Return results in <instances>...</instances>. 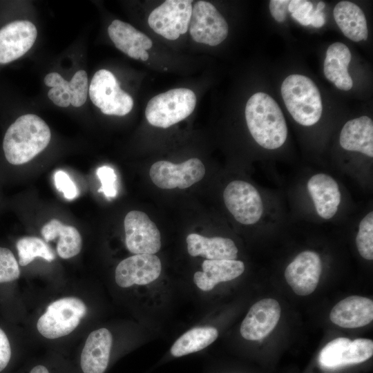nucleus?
I'll return each instance as SVG.
<instances>
[{
	"label": "nucleus",
	"instance_id": "9",
	"mask_svg": "<svg viewBox=\"0 0 373 373\" xmlns=\"http://www.w3.org/2000/svg\"><path fill=\"white\" fill-rule=\"evenodd\" d=\"M189 28L195 41L211 46L222 43L229 30L225 19L212 3L205 1H198L192 7Z\"/></svg>",
	"mask_w": 373,
	"mask_h": 373
},
{
	"label": "nucleus",
	"instance_id": "8",
	"mask_svg": "<svg viewBox=\"0 0 373 373\" xmlns=\"http://www.w3.org/2000/svg\"><path fill=\"white\" fill-rule=\"evenodd\" d=\"M223 198L229 211L241 224H253L262 217L264 207L261 196L247 182H231L224 189Z\"/></svg>",
	"mask_w": 373,
	"mask_h": 373
},
{
	"label": "nucleus",
	"instance_id": "34",
	"mask_svg": "<svg viewBox=\"0 0 373 373\" xmlns=\"http://www.w3.org/2000/svg\"><path fill=\"white\" fill-rule=\"evenodd\" d=\"M287 10L291 17L303 26L310 25V17L314 10L312 2L305 0L290 1Z\"/></svg>",
	"mask_w": 373,
	"mask_h": 373
},
{
	"label": "nucleus",
	"instance_id": "5",
	"mask_svg": "<svg viewBox=\"0 0 373 373\" xmlns=\"http://www.w3.org/2000/svg\"><path fill=\"white\" fill-rule=\"evenodd\" d=\"M84 303L75 297H66L51 303L37 323L39 332L45 338L54 339L71 333L86 314Z\"/></svg>",
	"mask_w": 373,
	"mask_h": 373
},
{
	"label": "nucleus",
	"instance_id": "31",
	"mask_svg": "<svg viewBox=\"0 0 373 373\" xmlns=\"http://www.w3.org/2000/svg\"><path fill=\"white\" fill-rule=\"evenodd\" d=\"M88 90L87 73L83 70H78L69 82L70 104L75 107L82 106L86 102Z\"/></svg>",
	"mask_w": 373,
	"mask_h": 373
},
{
	"label": "nucleus",
	"instance_id": "26",
	"mask_svg": "<svg viewBox=\"0 0 373 373\" xmlns=\"http://www.w3.org/2000/svg\"><path fill=\"white\" fill-rule=\"evenodd\" d=\"M41 233L47 242L59 237L57 251L64 259L77 255L82 249V237L78 230L73 226H67L56 219L51 220L41 229Z\"/></svg>",
	"mask_w": 373,
	"mask_h": 373
},
{
	"label": "nucleus",
	"instance_id": "22",
	"mask_svg": "<svg viewBox=\"0 0 373 373\" xmlns=\"http://www.w3.org/2000/svg\"><path fill=\"white\" fill-rule=\"evenodd\" d=\"M108 35L119 50L131 58L140 59L152 47L151 39L129 23L115 19L108 28Z\"/></svg>",
	"mask_w": 373,
	"mask_h": 373
},
{
	"label": "nucleus",
	"instance_id": "38",
	"mask_svg": "<svg viewBox=\"0 0 373 373\" xmlns=\"http://www.w3.org/2000/svg\"><path fill=\"white\" fill-rule=\"evenodd\" d=\"M325 23V15L323 12L314 10L310 17V25L315 28H321Z\"/></svg>",
	"mask_w": 373,
	"mask_h": 373
},
{
	"label": "nucleus",
	"instance_id": "32",
	"mask_svg": "<svg viewBox=\"0 0 373 373\" xmlns=\"http://www.w3.org/2000/svg\"><path fill=\"white\" fill-rule=\"evenodd\" d=\"M20 276L19 262L8 248L0 247V283L12 282Z\"/></svg>",
	"mask_w": 373,
	"mask_h": 373
},
{
	"label": "nucleus",
	"instance_id": "18",
	"mask_svg": "<svg viewBox=\"0 0 373 373\" xmlns=\"http://www.w3.org/2000/svg\"><path fill=\"white\" fill-rule=\"evenodd\" d=\"M113 337L110 331L100 328L88 336L82 350L80 365L84 373H104L109 363Z\"/></svg>",
	"mask_w": 373,
	"mask_h": 373
},
{
	"label": "nucleus",
	"instance_id": "39",
	"mask_svg": "<svg viewBox=\"0 0 373 373\" xmlns=\"http://www.w3.org/2000/svg\"><path fill=\"white\" fill-rule=\"evenodd\" d=\"M30 373H49V372L45 366L39 365L34 367Z\"/></svg>",
	"mask_w": 373,
	"mask_h": 373
},
{
	"label": "nucleus",
	"instance_id": "3",
	"mask_svg": "<svg viewBox=\"0 0 373 373\" xmlns=\"http://www.w3.org/2000/svg\"><path fill=\"white\" fill-rule=\"evenodd\" d=\"M281 95L286 108L298 124L309 126L321 119L323 105L321 94L308 77L293 74L285 79Z\"/></svg>",
	"mask_w": 373,
	"mask_h": 373
},
{
	"label": "nucleus",
	"instance_id": "19",
	"mask_svg": "<svg viewBox=\"0 0 373 373\" xmlns=\"http://www.w3.org/2000/svg\"><path fill=\"white\" fill-rule=\"evenodd\" d=\"M318 215L323 219H331L338 211L341 200L338 184L330 175L317 173L307 184Z\"/></svg>",
	"mask_w": 373,
	"mask_h": 373
},
{
	"label": "nucleus",
	"instance_id": "33",
	"mask_svg": "<svg viewBox=\"0 0 373 373\" xmlns=\"http://www.w3.org/2000/svg\"><path fill=\"white\" fill-rule=\"evenodd\" d=\"M97 175L102 186L98 190L102 192L107 198H115L117 195V175L113 169L108 166H102L97 169Z\"/></svg>",
	"mask_w": 373,
	"mask_h": 373
},
{
	"label": "nucleus",
	"instance_id": "25",
	"mask_svg": "<svg viewBox=\"0 0 373 373\" xmlns=\"http://www.w3.org/2000/svg\"><path fill=\"white\" fill-rule=\"evenodd\" d=\"M334 20L342 32L353 41L367 40L368 29L365 14L354 3L338 2L333 11Z\"/></svg>",
	"mask_w": 373,
	"mask_h": 373
},
{
	"label": "nucleus",
	"instance_id": "11",
	"mask_svg": "<svg viewBox=\"0 0 373 373\" xmlns=\"http://www.w3.org/2000/svg\"><path fill=\"white\" fill-rule=\"evenodd\" d=\"M373 354V341L367 338L354 341L338 337L329 342L321 351L319 364L326 369H336L358 364L368 360Z\"/></svg>",
	"mask_w": 373,
	"mask_h": 373
},
{
	"label": "nucleus",
	"instance_id": "17",
	"mask_svg": "<svg viewBox=\"0 0 373 373\" xmlns=\"http://www.w3.org/2000/svg\"><path fill=\"white\" fill-rule=\"evenodd\" d=\"M331 321L341 327L357 328L368 325L373 319V301L366 297H347L332 309Z\"/></svg>",
	"mask_w": 373,
	"mask_h": 373
},
{
	"label": "nucleus",
	"instance_id": "40",
	"mask_svg": "<svg viewBox=\"0 0 373 373\" xmlns=\"http://www.w3.org/2000/svg\"><path fill=\"white\" fill-rule=\"evenodd\" d=\"M325 3L323 2V1H320V2H318V4H317L316 10L317 11L322 12V10H323V8H325Z\"/></svg>",
	"mask_w": 373,
	"mask_h": 373
},
{
	"label": "nucleus",
	"instance_id": "37",
	"mask_svg": "<svg viewBox=\"0 0 373 373\" xmlns=\"http://www.w3.org/2000/svg\"><path fill=\"white\" fill-rule=\"evenodd\" d=\"M11 357V347L8 338L0 328V372L8 365Z\"/></svg>",
	"mask_w": 373,
	"mask_h": 373
},
{
	"label": "nucleus",
	"instance_id": "41",
	"mask_svg": "<svg viewBox=\"0 0 373 373\" xmlns=\"http://www.w3.org/2000/svg\"><path fill=\"white\" fill-rule=\"evenodd\" d=\"M149 58V54L147 52L146 50H145L144 52V53L142 54V55L141 56L140 59L142 60V61H146Z\"/></svg>",
	"mask_w": 373,
	"mask_h": 373
},
{
	"label": "nucleus",
	"instance_id": "27",
	"mask_svg": "<svg viewBox=\"0 0 373 373\" xmlns=\"http://www.w3.org/2000/svg\"><path fill=\"white\" fill-rule=\"evenodd\" d=\"M218 336V332L213 327H197L186 332L173 343L170 353L173 357H181L200 351Z\"/></svg>",
	"mask_w": 373,
	"mask_h": 373
},
{
	"label": "nucleus",
	"instance_id": "15",
	"mask_svg": "<svg viewBox=\"0 0 373 373\" xmlns=\"http://www.w3.org/2000/svg\"><path fill=\"white\" fill-rule=\"evenodd\" d=\"M280 306L273 298H264L254 304L240 326L241 336L246 340L258 341L266 337L276 326Z\"/></svg>",
	"mask_w": 373,
	"mask_h": 373
},
{
	"label": "nucleus",
	"instance_id": "24",
	"mask_svg": "<svg viewBox=\"0 0 373 373\" xmlns=\"http://www.w3.org/2000/svg\"><path fill=\"white\" fill-rule=\"evenodd\" d=\"M352 58L348 47L341 42L330 45L326 52L324 61V75L336 88L349 90L353 82L348 73V66Z\"/></svg>",
	"mask_w": 373,
	"mask_h": 373
},
{
	"label": "nucleus",
	"instance_id": "10",
	"mask_svg": "<svg viewBox=\"0 0 373 373\" xmlns=\"http://www.w3.org/2000/svg\"><path fill=\"white\" fill-rule=\"evenodd\" d=\"M204 174L203 163L195 157L180 164L158 161L153 164L149 171L152 182L164 189L188 188L201 180Z\"/></svg>",
	"mask_w": 373,
	"mask_h": 373
},
{
	"label": "nucleus",
	"instance_id": "4",
	"mask_svg": "<svg viewBox=\"0 0 373 373\" xmlns=\"http://www.w3.org/2000/svg\"><path fill=\"white\" fill-rule=\"evenodd\" d=\"M195 104L196 96L193 90L174 88L151 98L146 105L145 115L151 125L166 128L190 115Z\"/></svg>",
	"mask_w": 373,
	"mask_h": 373
},
{
	"label": "nucleus",
	"instance_id": "23",
	"mask_svg": "<svg viewBox=\"0 0 373 373\" xmlns=\"http://www.w3.org/2000/svg\"><path fill=\"white\" fill-rule=\"evenodd\" d=\"M187 251L192 256H202L207 260H236L238 248L234 242L227 238H207L198 233L186 237Z\"/></svg>",
	"mask_w": 373,
	"mask_h": 373
},
{
	"label": "nucleus",
	"instance_id": "1",
	"mask_svg": "<svg viewBox=\"0 0 373 373\" xmlns=\"http://www.w3.org/2000/svg\"><path fill=\"white\" fill-rule=\"evenodd\" d=\"M245 119L252 137L264 149H276L285 142V119L276 102L269 95L258 92L248 99Z\"/></svg>",
	"mask_w": 373,
	"mask_h": 373
},
{
	"label": "nucleus",
	"instance_id": "21",
	"mask_svg": "<svg viewBox=\"0 0 373 373\" xmlns=\"http://www.w3.org/2000/svg\"><path fill=\"white\" fill-rule=\"evenodd\" d=\"M341 147L347 151L361 153L373 157V122L367 116L347 121L343 126L339 137Z\"/></svg>",
	"mask_w": 373,
	"mask_h": 373
},
{
	"label": "nucleus",
	"instance_id": "7",
	"mask_svg": "<svg viewBox=\"0 0 373 373\" xmlns=\"http://www.w3.org/2000/svg\"><path fill=\"white\" fill-rule=\"evenodd\" d=\"M192 12L191 0H166L149 15L148 23L157 34L177 39L188 30Z\"/></svg>",
	"mask_w": 373,
	"mask_h": 373
},
{
	"label": "nucleus",
	"instance_id": "13",
	"mask_svg": "<svg viewBox=\"0 0 373 373\" xmlns=\"http://www.w3.org/2000/svg\"><path fill=\"white\" fill-rule=\"evenodd\" d=\"M321 272L322 262L319 255L313 251H305L287 265L285 277L296 294L307 296L316 289Z\"/></svg>",
	"mask_w": 373,
	"mask_h": 373
},
{
	"label": "nucleus",
	"instance_id": "12",
	"mask_svg": "<svg viewBox=\"0 0 373 373\" xmlns=\"http://www.w3.org/2000/svg\"><path fill=\"white\" fill-rule=\"evenodd\" d=\"M125 243L135 254H155L161 247L160 233L155 224L144 212L131 211L125 216Z\"/></svg>",
	"mask_w": 373,
	"mask_h": 373
},
{
	"label": "nucleus",
	"instance_id": "16",
	"mask_svg": "<svg viewBox=\"0 0 373 373\" xmlns=\"http://www.w3.org/2000/svg\"><path fill=\"white\" fill-rule=\"evenodd\" d=\"M37 28L29 21H12L0 29V64L11 62L26 54L37 38Z\"/></svg>",
	"mask_w": 373,
	"mask_h": 373
},
{
	"label": "nucleus",
	"instance_id": "30",
	"mask_svg": "<svg viewBox=\"0 0 373 373\" xmlns=\"http://www.w3.org/2000/svg\"><path fill=\"white\" fill-rule=\"evenodd\" d=\"M359 254L369 260L373 259V212H369L360 222L356 237Z\"/></svg>",
	"mask_w": 373,
	"mask_h": 373
},
{
	"label": "nucleus",
	"instance_id": "36",
	"mask_svg": "<svg viewBox=\"0 0 373 373\" xmlns=\"http://www.w3.org/2000/svg\"><path fill=\"white\" fill-rule=\"evenodd\" d=\"M289 0H271L269 2V10L271 16L278 22H283L287 18Z\"/></svg>",
	"mask_w": 373,
	"mask_h": 373
},
{
	"label": "nucleus",
	"instance_id": "6",
	"mask_svg": "<svg viewBox=\"0 0 373 373\" xmlns=\"http://www.w3.org/2000/svg\"><path fill=\"white\" fill-rule=\"evenodd\" d=\"M92 102L106 115L124 116L133 108V100L122 90L113 74L101 69L95 73L88 88Z\"/></svg>",
	"mask_w": 373,
	"mask_h": 373
},
{
	"label": "nucleus",
	"instance_id": "28",
	"mask_svg": "<svg viewBox=\"0 0 373 373\" xmlns=\"http://www.w3.org/2000/svg\"><path fill=\"white\" fill-rule=\"evenodd\" d=\"M19 256V265L26 266L35 258H42L52 262L55 255L50 247L41 239L27 236L20 238L16 245Z\"/></svg>",
	"mask_w": 373,
	"mask_h": 373
},
{
	"label": "nucleus",
	"instance_id": "14",
	"mask_svg": "<svg viewBox=\"0 0 373 373\" xmlns=\"http://www.w3.org/2000/svg\"><path fill=\"white\" fill-rule=\"evenodd\" d=\"M161 270L160 260L155 254H135L117 265L115 273V282L124 288L133 285H147L160 276Z\"/></svg>",
	"mask_w": 373,
	"mask_h": 373
},
{
	"label": "nucleus",
	"instance_id": "2",
	"mask_svg": "<svg viewBox=\"0 0 373 373\" xmlns=\"http://www.w3.org/2000/svg\"><path fill=\"white\" fill-rule=\"evenodd\" d=\"M50 138V128L41 118L34 114L21 115L6 131L5 157L14 165L27 163L48 145Z\"/></svg>",
	"mask_w": 373,
	"mask_h": 373
},
{
	"label": "nucleus",
	"instance_id": "20",
	"mask_svg": "<svg viewBox=\"0 0 373 373\" xmlns=\"http://www.w3.org/2000/svg\"><path fill=\"white\" fill-rule=\"evenodd\" d=\"M202 271H196L193 282L202 291H210L218 283L233 280L245 271V265L236 260H205Z\"/></svg>",
	"mask_w": 373,
	"mask_h": 373
},
{
	"label": "nucleus",
	"instance_id": "29",
	"mask_svg": "<svg viewBox=\"0 0 373 373\" xmlns=\"http://www.w3.org/2000/svg\"><path fill=\"white\" fill-rule=\"evenodd\" d=\"M46 86L52 87L48 92V98L57 106L66 108L70 104L69 82L57 73H50L44 77Z\"/></svg>",
	"mask_w": 373,
	"mask_h": 373
},
{
	"label": "nucleus",
	"instance_id": "35",
	"mask_svg": "<svg viewBox=\"0 0 373 373\" xmlns=\"http://www.w3.org/2000/svg\"><path fill=\"white\" fill-rule=\"evenodd\" d=\"M57 189L68 200H73L79 195L78 189L70 176L64 171H57L54 174Z\"/></svg>",
	"mask_w": 373,
	"mask_h": 373
}]
</instances>
